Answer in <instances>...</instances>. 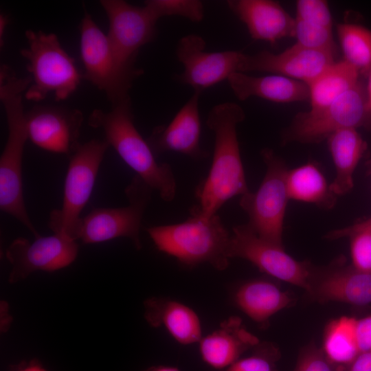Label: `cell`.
<instances>
[{"instance_id": "obj_27", "label": "cell", "mask_w": 371, "mask_h": 371, "mask_svg": "<svg viewBox=\"0 0 371 371\" xmlns=\"http://www.w3.org/2000/svg\"><path fill=\"white\" fill-rule=\"evenodd\" d=\"M355 325L356 317L344 315L325 326L320 348L335 371H344L360 353Z\"/></svg>"}, {"instance_id": "obj_1", "label": "cell", "mask_w": 371, "mask_h": 371, "mask_svg": "<svg viewBox=\"0 0 371 371\" xmlns=\"http://www.w3.org/2000/svg\"><path fill=\"white\" fill-rule=\"evenodd\" d=\"M245 118L243 108L232 102L213 106L207 115L206 124L214 133V148L208 175L196 189L199 204L195 205L205 216L216 214L228 200L249 191L237 135V126Z\"/></svg>"}, {"instance_id": "obj_40", "label": "cell", "mask_w": 371, "mask_h": 371, "mask_svg": "<svg viewBox=\"0 0 371 371\" xmlns=\"http://www.w3.org/2000/svg\"><path fill=\"white\" fill-rule=\"evenodd\" d=\"M8 23V18L3 14H0V43L1 46L3 44V36L5 30V26Z\"/></svg>"}, {"instance_id": "obj_36", "label": "cell", "mask_w": 371, "mask_h": 371, "mask_svg": "<svg viewBox=\"0 0 371 371\" xmlns=\"http://www.w3.org/2000/svg\"><path fill=\"white\" fill-rule=\"evenodd\" d=\"M362 229H371V216L359 220L344 228L331 230L325 234L324 238L330 240H337L348 237L352 232Z\"/></svg>"}, {"instance_id": "obj_35", "label": "cell", "mask_w": 371, "mask_h": 371, "mask_svg": "<svg viewBox=\"0 0 371 371\" xmlns=\"http://www.w3.org/2000/svg\"><path fill=\"white\" fill-rule=\"evenodd\" d=\"M357 346L360 352L371 350V312L356 317L355 325Z\"/></svg>"}, {"instance_id": "obj_28", "label": "cell", "mask_w": 371, "mask_h": 371, "mask_svg": "<svg viewBox=\"0 0 371 371\" xmlns=\"http://www.w3.org/2000/svg\"><path fill=\"white\" fill-rule=\"evenodd\" d=\"M344 60L363 76L371 69V30L359 24L344 23L337 25Z\"/></svg>"}, {"instance_id": "obj_38", "label": "cell", "mask_w": 371, "mask_h": 371, "mask_svg": "<svg viewBox=\"0 0 371 371\" xmlns=\"http://www.w3.org/2000/svg\"><path fill=\"white\" fill-rule=\"evenodd\" d=\"M10 371H47L40 362L34 359L24 361L10 368Z\"/></svg>"}, {"instance_id": "obj_24", "label": "cell", "mask_w": 371, "mask_h": 371, "mask_svg": "<svg viewBox=\"0 0 371 371\" xmlns=\"http://www.w3.org/2000/svg\"><path fill=\"white\" fill-rule=\"evenodd\" d=\"M326 140L335 168L330 188L336 196L344 195L354 186L353 174L367 150V143L356 128L337 131Z\"/></svg>"}, {"instance_id": "obj_10", "label": "cell", "mask_w": 371, "mask_h": 371, "mask_svg": "<svg viewBox=\"0 0 371 371\" xmlns=\"http://www.w3.org/2000/svg\"><path fill=\"white\" fill-rule=\"evenodd\" d=\"M153 190L135 175L126 188L128 205L120 207H98L81 218L74 240L84 244L98 243L118 237H126L140 249L141 223Z\"/></svg>"}, {"instance_id": "obj_9", "label": "cell", "mask_w": 371, "mask_h": 371, "mask_svg": "<svg viewBox=\"0 0 371 371\" xmlns=\"http://www.w3.org/2000/svg\"><path fill=\"white\" fill-rule=\"evenodd\" d=\"M361 127L371 129V112L367 106L363 80L328 106L297 114L283 140L318 143L337 131Z\"/></svg>"}, {"instance_id": "obj_22", "label": "cell", "mask_w": 371, "mask_h": 371, "mask_svg": "<svg viewBox=\"0 0 371 371\" xmlns=\"http://www.w3.org/2000/svg\"><path fill=\"white\" fill-rule=\"evenodd\" d=\"M227 81L236 98L242 101L257 97L276 103H291L309 98L306 83L280 75L254 76L236 72Z\"/></svg>"}, {"instance_id": "obj_18", "label": "cell", "mask_w": 371, "mask_h": 371, "mask_svg": "<svg viewBox=\"0 0 371 371\" xmlns=\"http://www.w3.org/2000/svg\"><path fill=\"white\" fill-rule=\"evenodd\" d=\"M200 94L194 92L168 124L157 126L153 129L146 141L155 156L176 152L195 159L207 157V152L200 146Z\"/></svg>"}, {"instance_id": "obj_19", "label": "cell", "mask_w": 371, "mask_h": 371, "mask_svg": "<svg viewBox=\"0 0 371 371\" xmlns=\"http://www.w3.org/2000/svg\"><path fill=\"white\" fill-rule=\"evenodd\" d=\"M229 8L246 26L255 40L271 44L293 37L295 18L272 0H229Z\"/></svg>"}, {"instance_id": "obj_12", "label": "cell", "mask_w": 371, "mask_h": 371, "mask_svg": "<svg viewBox=\"0 0 371 371\" xmlns=\"http://www.w3.org/2000/svg\"><path fill=\"white\" fill-rule=\"evenodd\" d=\"M204 38L188 34L179 41L176 56L183 67L179 80L201 93L227 80L234 73L241 72L245 54L233 50L208 52Z\"/></svg>"}, {"instance_id": "obj_2", "label": "cell", "mask_w": 371, "mask_h": 371, "mask_svg": "<svg viewBox=\"0 0 371 371\" xmlns=\"http://www.w3.org/2000/svg\"><path fill=\"white\" fill-rule=\"evenodd\" d=\"M30 76L18 78L5 65L0 69V99L8 125V138L0 157V209L25 225L35 238L41 236L27 214L23 192L22 159L28 139L23 93Z\"/></svg>"}, {"instance_id": "obj_15", "label": "cell", "mask_w": 371, "mask_h": 371, "mask_svg": "<svg viewBox=\"0 0 371 371\" xmlns=\"http://www.w3.org/2000/svg\"><path fill=\"white\" fill-rule=\"evenodd\" d=\"M78 251L76 241L57 234L41 236L33 242L17 238L5 253L12 267L8 281L16 283L35 271H54L66 267L75 260Z\"/></svg>"}, {"instance_id": "obj_14", "label": "cell", "mask_w": 371, "mask_h": 371, "mask_svg": "<svg viewBox=\"0 0 371 371\" xmlns=\"http://www.w3.org/2000/svg\"><path fill=\"white\" fill-rule=\"evenodd\" d=\"M100 4L108 17L107 36L116 56L124 66L136 68L139 49L156 36L157 21L144 6L122 0H102Z\"/></svg>"}, {"instance_id": "obj_21", "label": "cell", "mask_w": 371, "mask_h": 371, "mask_svg": "<svg viewBox=\"0 0 371 371\" xmlns=\"http://www.w3.org/2000/svg\"><path fill=\"white\" fill-rule=\"evenodd\" d=\"M236 306L261 329H267L271 317L292 306L295 295L282 290L274 281L267 278L247 280L239 285L233 294Z\"/></svg>"}, {"instance_id": "obj_42", "label": "cell", "mask_w": 371, "mask_h": 371, "mask_svg": "<svg viewBox=\"0 0 371 371\" xmlns=\"http://www.w3.org/2000/svg\"><path fill=\"white\" fill-rule=\"evenodd\" d=\"M366 173L368 175H371V163H366Z\"/></svg>"}, {"instance_id": "obj_16", "label": "cell", "mask_w": 371, "mask_h": 371, "mask_svg": "<svg viewBox=\"0 0 371 371\" xmlns=\"http://www.w3.org/2000/svg\"><path fill=\"white\" fill-rule=\"evenodd\" d=\"M83 120L82 113L77 109L36 105L25 113L28 139L43 150L69 157L81 144Z\"/></svg>"}, {"instance_id": "obj_4", "label": "cell", "mask_w": 371, "mask_h": 371, "mask_svg": "<svg viewBox=\"0 0 371 371\" xmlns=\"http://www.w3.org/2000/svg\"><path fill=\"white\" fill-rule=\"evenodd\" d=\"M146 231L158 250L186 267L208 263L223 271L229 265L231 234L217 214L207 216L194 206L186 221L153 226Z\"/></svg>"}, {"instance_id": "obj_41", "label": "cell", "mask_w": 371, "mask_h": 371, "mask_svg": "<svg viewBox=\"0 0 371 371\" xmlns=\"http://www.w3.org/2000/svg\"><path fill=\"white\" fill-rule=\"evenodd\" d=\"M144 371H181L179 368L169 366H153Z\"/></svg>"}, {"instance_id": "obj_7", "label": "cell", "mask_w": 371, "mask_h": 371, "mask_svg": "<svg viewBox=\"0 0 371 371\" xmlns=\"http://www.w3.org/2000/svg\"><path fill=\"white\" fill-rule=\"evenodd\" d=\"M109 147L104 139L81 144L69 157L61 208L51 212L48 226L54 234L74 240L80 214L88 202L104 154ZM76 241V240H75Z\"/></svg>"}, {"instance_id": "obj_6", "label": "cell", "mask_w": 371, "mask_h": 371, "mask_svg": "<svg viewBox=\"0 0 371 371\" xmlns=\"http://www.w3.org/2000/svg\"><path fill=\"white\" fill-rule=\"evenodd\" d=\"M80 51L84 66L82 78L103 91L111 104L127 97L141 69L129 68L116 56L105 34L85 10L80 25Z\"/></svg>"}, {"instance_id": "obj_26", "label": "cell", "mask_w": 371, "mask_h": 371, "mask_svg": "<svg viewBox=\"0 0 371 371\" xmlns=\"http://www.w3.org/2000/svg\"><path fill=\"white\" fill-rule=\"evenodd\" d=\"M362 75L344 59L335 61L307 84L311 110L322 109L356 86Z\"/></svg>"}, {"instance_id": "obj_37", "label": "cell", "mask_w": 371, "mask_h": 371, "mask_svg": "<svg viewBox=\"0 0 371 371\" xmlns=\"http://www.w3.org/2000/svg\"><path fill=\"white\" fill-rule=\"evenodd\" d=\"M344 371H371V350L360 352Z\"/></svg>"}, {"instance_id": "obj_17", "label": "cell", "mask_w": 371, "mask_h": 371, "mask_svg": "<svg viewBox=\"0 0 371 371\" xmlns=\"http://www.w3.org/2000/svg\"><path fill=\"white\" fill-rule=\"evenodd\" d=\"M334 62L333 54L306 49L295 43L278 54L262 50L253 55L245 54L241 72H267L307 85Z\"/></svg>"}, {"instance_id": "obj_3", "label": "cell", "mask_w": 371, "mask_h": 371, "mask_svg": "<svg viewBox=\"0 0 371 371\" xmlns=\"http://www.w3.org/2000/svg\"><path fill=\"white\" fill-rule=\"evenodd\" d=\"M88 124L101 129L104 140L122 160L164 201H172L176 194L174 173L167 163H158L146 140L144 139L133 122L130 96L113 104L110 111L94 109Z\"/></svg>"}, {"instance_id": "obj_39", "label": "cell", "mask_w": 371, "mask_h": 371, "mask_svg": "<svg viewBox=\"0 0 371 371\" xmlns=\"http://www.w3.org/2000/svg\"><path fill=\"white\" fill-rule=\"evenodd\" d=\"M366 78V94L367 106L370 112H371V69L364 76Z\"/></svg>"}, {"instance_id": "obj_8", "label": "cell", "mask_w": 371, "mask_h": 371, "mask_svg": "<svg viewBox=\"0 0 371 371\" xmlns=\"http://www.w3.org/2000/svg\"><path fill=\"white\" fill-rule=\"evenodd\" d=\"M267 169L256 192L240 196V205L248 216L247 225L260 238L282 244L283 225L289 198L286 177L288 168L272 150L261 151Z\"/></svg>"}, {"instance_id": "obj_43", "label": "cell", "mask_w": 371, "mask_h": 371, "mask_svg": "<svg viewBox=\"0 0 371 371\" xmlns=\"http://www.w3.org/2000/svg\"><path fill=\"white\" fill-rule=\"evenodd\" d=\"M368 163H371V158L367 161Z\"/></svg>"}, {"instance_id": "obj_13", "label": "cell", "mask_w": 371, "mask_h": 371, "mask_svg": "<svg viewBox=\"0 0 371 371\" xmlns=\"http://www.w3.org/2000/svg\"><path fill=\"white\" fill-rule=\"evenodd\" d=\"M305 292L319 304L334 302L363 307L371 304V273L356 269L341 255L326 265H313Z\"/></svg>"}, {"instance_id": "obj_32", "label": "cell", "mask_w": 371, "mask_h": 371, "mask_svg": "<svg viewBox=\"0 0 371 371\" xmlns=\"http://www.w3.org/2000/svg\"><path fill=\"white\" fill-rule=\"evenodd\" d=\"M351 265L361 271L371 273V229H362L350 234Z\"/></svg>"}, {"instance_id": "obj_31", "label": "cell", "mask_w": 371, "mask_h": 371, "mask_svg": "<svg viewBox=\"0 0 371 371\" xmlns=\"http://www.w3.org/2000/svg\"><path fill=\"white\" fill-rule=\"evenodd\" d=\"M293 37L297 45L312 50L335 55L333 29L308 23L295 18Z\"/></svg>"}, {"instance_id": "obj_33", "label": "cell", "mask_w": 371, "mask_h": 371, "mask_svg": "<svg viewBox=\"0 0 371 371\" xmlns=\"http://www.w3.org/2000/svg\"><path fill=\"white\" fill-rule=\"evenodd\" d=\"M295 12L297 20L332 29L333 18L326 1L298 0Z\"/></svg>"}, {"instance_id": "obj_5", "label": "cell", "mask_w": 371, "mask_h": 371, "mask_svg": "<svg viewBox=\"0 0 371 371\" xmlns=\"http://www.w3.org/2000/svg\"><path fill=\"white\" fill-rule=\"evenodd\" d=\"M27 47L20 53L27 60L31 83L25 92L27 100L39 102L49 94L56 101L67 99L79 86L82 76L74 59L54 33L28 30Z\"/></svg>"}, {"instance_id": "obj_23", "label": "cell", "mask_w": 371, "mask_h": 371, "mask_svg": "<svg viewBox=\"0 0 371 371\" xmlns=\"http://www.w3.org/2000/svg\"><path fill=\"white\" fill-rule=\"evenodd\" d=\"M144 316L153 327H164L179 344L199 343L202 327L196 313L178 301L165 297H150L144 302Z\"/></svg>"}, {"instance_id": "obj_34", "label": "cell", "mask_w": 371, "mask_h": 371, "mask_svg": "<svg viewBox=\"0 0 371 371\" xmlns=\"http://www.w3.org/2000/svg\"><path fill=\"white\" fill-rule=\"evenodd\" d=\"M293 371H335L314 341L304 346L299 352Z\"/></svg>"}, {"instance_id": "obj_25", "label": "cell", "mask_w": 371, "mask_h": 371, "mask_svg": "<svg viewBox=\"0 0 371 371\" xmlns=\"http://www.w3.org/2000/svg\"><path fill=\"white\" fill-rule=\"evenodd\" d=\"M286 183L289 199L312 203L324 210L336 204L337 196L331 191L321 169L313 162L289 169Z\"/></svg>"}, {"instance_id": "obj_11", "label": "cell", "mask_w": 371, "mask_h": 371, "mask_svg": "<svg viewBox=\"0 0 371 371\" xmlns=\"http://www.w3.org/2000/svg\"><path fill=\"white\" fill-rule=\"evenodd\" d=\"M228 257L245 259L267 275L304 291L313 264L290 256L283 245L260 238L246 224L235 226L230 236Z\"/></svg>"}, {"instance_id": "obj_29", "label": "cell", "mask_w": 371, "mask_h": 371, "mask_svg": "<svg viewBox=\"0 0 371 371\" xmlns=\"http://www.w3.org/2000/svg\"><path fill=\"white\" fill-rule=\"evenodd\" d=\"M144 6L157 21L175 16L197 23L204 17L203 3L199 0H147Z\"/></svg>"}, {"instance_id": "obj_20", "label": "cell", "mask_w": 371, "mask_h": 371, "mask_svg": "<svg viewBox=\"0 0 371 371\" xmlns=\"http://www.w3.org/2000/svg\"><path fill=\"white\" fill-rule=\"evenodd\" d=\"M260 341L246 328L240 317L234 315L223 320L211 333L203 336L199 341V350L207 365L222 371Z\"/></svg>"}, {"instance_id": "obj_30", "label": "cell", "mask_w": 371, "mask_h": 371, "mask_svg": "<svg viewBox=\"0 0 371 371\" xmlns=\"http://www.w3.org/2000/svg\"><path fill=\"white\" fill-rule=\"evenodd\" d=\"M251 353L241 357L222 371H278L277 362L281 357L279 348L271 341H260Z\"/></svg>"}]
</instances>
